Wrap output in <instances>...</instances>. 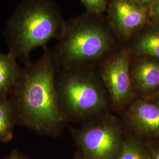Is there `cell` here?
Listing matches in <instances>:
<instances>
[{"label":"cell","instance_id":"obj_17","mask_svg":"<svg viewBox=\"0 0 159 159\" xmlns=\"http://www.w3.org/2000/svg\"><path fill=\"white\" fill-rule=\"evenodd\" d=\"M7 159H25L18 150H13Z\"/></svg>","mask_w":159,"mask_h":159},{"label":"cell","instance_id":"obj_9","mask_svg":"<svg viewBox=\"0 0 159 159\" xmlns=\"http://www.w3.org/2000/svg\"><path fill=\"white\" fill-rule=\"evenodd\" d=\"M131 125L137 131L146 135L159 136V106L153 103L137 100L127 113Z\"/></svg>","mask_w":159,"mask_h":159},{"label":"cell","instance_id":"obj_5","mask_svg":"<svg viewBox=\"0 0 159 159\" xmlns=\"http://www.w3.org/2000/svg\"><path fill=\"white\" fill-rule=\"evenodd\" d=\"M132 57L130 52L123 47L99 65L100 77L117 107L125 106L133 97L130 73Z\"/></svg>","mask_w":159,"mask_h":159},{"label":"cell","instance_id":"obj_12","mask_svg":"<svg viewBox=\"0 0 159 159\" xmlns=\"http://www.w3.org/2000/svg\"><path fill=\"white\" fill-rule=\"evenodd\" d=\"M17 125L14 107L9 97L0 99V141L8 142L13 137Z\"/></svg>","mask_w":159,"mask_h":159},{"label":"cell","instance_id":"obj_3","mask_svg":"<svg viewBox=\"0 0 159 159\" xmlns=\"http://www.w3.org/2000/svg\"><path fill=\"white\" fill-rule=\"evenodd\" d=\"M65 20L52 0H23L12 14L4 31L8 52L27 64L31 51L46 48L52 39H58Z\"/></svg>","mask_w":159,"mask_h":159},{"label":"cell","instance_id":"obj_19","mask_svg":"<svg viewBox=\"0 0 159 159\" xmlns=\"http://www.w3.org/2000/svg\"><path fill=\"white\" fill-rule=\"evenodd\" d=\"M158 100H159V93H158Z\"/></svg>","mask_w":159,"mask_h":159},{"label":"cell","instance_id":"obj_10","mask_svg":"<svg viewBox=\"0 0 159 159\" xmlns=\"http://www.w3.org/2000/svg\"><path fill=\"white\" fill-rule=\"evenodd\" d=\"M123 47L133 56H148L159 60V24L148 23Z\"/></svg>","mask_w":159,"mask_h":159},{"label":"cell","instance_id":"obj_13","mask_svg":"<svg viewBox=\"0 0 159 159\" xmlns=\"http://www.w3.org/2000/svg\"><path fill=\"white\" fill-rule=\"evenodd\" d=\"M115 159H147V157L136 141L129 139L122 143Z\"/></svg>","mask_w":159,"mask_h":159},{"label":"cell","instance_id":"obj_11","mask_svg":"<svg viewBox=\"0 0 159 159\" xmlns=\"http://www.w3.org/2000/svg\"><path fill=\"white\" fill-rule=\"evenodd\" d=\"M22 68L9 53L0 52V99L8 98L17 83Z\"/></svg>","mask_w":159,"mask_h":159},{"label":"cell","instance_id":"obj_8","mask_svg":"<svg viewBox=\"0 0 159 159\" xmlns=\"http://www.w3.org/2000/svg\"><path fill=\"white\" fill-rule=\"evenodd\" d=\"M130 68L133 88L142 93L159 87V60L148 56H133Z\"/></svg>","mask_w":159,"mask_h":159},{"label":"cell","instance_id":"obj_1","mask_svg":"<svg viewBox=\"0 0 159 159\" xmlns=\"http://www.w3.org/2000/svg\"><path fill=\"white\" fill-rule=\"evenodd\" d=\"M58 71L53 52L46 48L39 60L25 64L9 97L17 125L41 134L61 130L66 119L57 95Z\"/></svg>","mask_w":159,"mask_h":159},{"label":"cell","instance_id":"obj_18","mask_svg":"<svg viewBox=\"0 0 159 159\" xmlns=\"http://www.w3.org/2000/svg\"><path fill=\"white\" fill-rule=\"evenodd\" d=\"M154 159H159V151L157 152V153L155 155L154 157Z\"/></svg>","mask_w":159,"mask_h":159},{"label":"cell","instance_id":"obj_20","mask_svg":"<svg viewBox=\"0 0 159 159\" xmlns=\"http://www.w3.org/2000/svg\"><path fill=\"white\" fill-rule=\"evenodd\" d=\"M76 159H83L82 158H80V157H79V158H77Z\"/></svg>","mask_w":159,"mask_h":159},{"label":"cell","instance_id":"obj_2","mask_svg":"<svg viewBox=\"0 0 159 159\" xmlns=\"http://www.w3.org/2000/svg\"><path fill=\"white\" fill-rule=\"evenodd\" d=\"M53 52L58 70L100 64L123 46L106 15L85 11L65 20Z\"/></svg>","mask_w":159,"mask_h":159},{"label":"cell","instance_id":"obj_4","mask_svg":"<svg viewBox=\"0 0 159 159\" xmlns=\"http://www.w3.org/2000/svg\"><path fill=\"white\" fill-rule=\"evenodd\" d=\"M56 87L65 117L79 119L100 111L106 99L91 67L59 69Z\"/></svg>","mask_w":159,"mask_h":159},{"label":"cell","instance_id":"obj_16","mask_svg":"<svg viewBox=\"0 0 159 159\" xmlns=\"http://www.w3.org/2000/svg\"><path fill=\"white\" fill-rule=\"evenodd\" d=\"M133 1L141 7L148 10L153 5L154 3L157 0H133Z\"/></svg>","mask_w":159,"mask_h":159},{"label":"cell","instance_id":"obj_14","mask_svg":"<svg viewBox=\"0 0 159 159\" xmlns=\"http://www.w3.org/2000/svg\"><path fill=\"white\" fill-rule=\"evenodd\" d=\"M82 4L84 6L86 11L90 13L103 15L107 11L108 1L107 0H80Z\"/></svg>","mask_w":159,"mask_h":159},{"label":"cell","instance_id":"obj_7","mask_svg":"<svg viewBox=\"0 0 159 159\" xmlns=\"http://www.w3.org/2000/svg\"><path fill=\"white\" fill-rule=\"evenodd\" d=\"M106 12L108 23L123 46L150 23L148 10L133 0H110Z\"/></svg>","mask_w":159,"mask_h":159},{"label":"cell","instance_id":"obj_15","mask_svg":"<svg viewBox=\"0 0 159 159\" xmlns=\"http://www.w3.org/2000/svg\"><path fill=\"white\" fill-rule=\"evenodd\" d=\"M148 15L150 23L159 24V0H157L148 9Z\"/></svg>","mask_w":159,"mask_h":159},{"label":"cell","instance_id":"obj_6","mask_svg":"<svg viewBox=\"0 0 159 159\" xmlns=\"http://www.w3.org/2000/svg\"><path fill=\"white\" fill-rule=\"evenodd\" d=\"M77 139L88 159H113L123 143L119 129L107 121L81 131Z\"/></svg>","mask_w":159,"mask_h":159}]
</instances>
